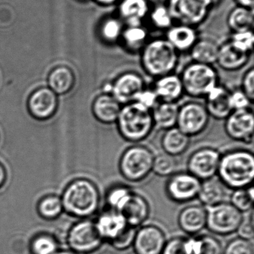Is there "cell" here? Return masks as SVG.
<instances>
[{"label":"cell","mask_w":254,"mask_h":254,"mask_svg":"<svg viewBox=\"0 0 254 254\" xmlns=\"http://www.w3.org/2000/svg\"><path fill=\"white\" fill-rule=\"evenodd\" d=\"M217 176L224 186L233 190L253 185V152L243 149L225 152L221 156Z\"/></svg>","instance_id":"6da1fadb"},{"label":"cell","mask_w":254,"mask_h":254,"mask_svg":"<svg viewBox=\"0 0 254 254\" xmlns=\"http://www.w3.org/2000/svg\"><path fill=\"white\" fill-rule=\"evenodd\" d=\"M116 124L121 137L133 143L144 141L155 128L152 110L137 102L122 106Z\"/></svg>","instance_id":"7a4b0ae2"},{"label":"cell","mask_w":254,"mask_h":254,"mask_svg":"<svg viewBox=\"0 0 254 254\" xmlns=\"http://www.w3.org/2000/svg\"><path fill=\"white\" fill-rule=\"evenodd\" d=\"M178 52L167 39L146 43L141 54V65L148 75L155 78L171 74L178 64Z\"/></svg>","instance_id":"3957f363"},{"label":"cell","mask_w":254,"mask_h":254,"mask_svg":"<svg viewBox=\"0 0 254 254\" xmlns=\"http://www.w3.org/2000/svg\"><path fill=\"white\" fill-rule=\"evenodd\" d=\"M100 192L94 182L86 179L72 182L63 194V207L79 217H88L98 210Z\"/></svg>","instance_id":"277c9868"},{"label":"cell","mask_w":254,"mask_h":254,"mask_svg":"<svg viewBox=\"0 0 254 254\" xmlns=\"http://www.w3.org/2000/svg\"><path fill=\"white\" fill-rule=\"evenodd\" d=\"M184 93L191 98H206L219 85L217 70L213 65L198 63L188 64L180 75Z\"/></svg>","instance_id":"5b68a950"},{"label":"cell","mask_w":254,"mask_h":254,"mask_svg":"<svg viewBox=\"0 0 254 254\" xmlns=\"http://www.w3.org/2000/svg\"><path fill=\"white\" fill-rule=\"evenodd\" d=\"M155 156L147 146L140 144L129 146L119 158L121 176L132 183L143 182L152 173Z\"/></svg>","instance_id":"8992f818"},{"label":"cell","mask_w":254,"mask_h":254,"mask_svg":"<svg viewBox=\"0 0 254 254\" xmlns=\"http://www.w3.org/2000/svg\"><path fill=\"white\" fill-rule=\"evenodd\" d=\"M218 0H169V10L173 20L196 26L202 23Z\"/></svg>","instance_id":"52a82bcc"},{"label":"cell","mask_w":254,"mask_h":254,"mask_svg":"<svg viewBox=\"0 0 254 254\" xmlns=\"http://www.w3.org/2000/svg\"><path fill=\"white\" fill-rule=\"evenodd\" d=\"M207 226L213 234L227 236L234 234L243 222V213L231 203L224 202L207 207Z\"/></svg>","instance_id":"ba28073f"},{"label":"cell","mask_w":254,"mask_h":254,"mask_svg":"<svg viewBox=\"0 0 254 254\" xmlns=\"http://www.w3.org/2000/svg\"><path fill=\"white\" fill-rule=\"evenodd\" d=\"M210 118L204 104L189 101L179 107L176 127L189 137L198 136L207 129Z\"/></svg>","instance_id":"9c48e42d"},{"label":"cell","mask_w":254,"mask_h":254,"mask_svg":"<svg viewBox=\"0 0 254 254\" xmlns=\"http://www.w3.org/2000/svg\"><path fill=\"white\" fill-rule=\"evenodd\" d=\"M221 156L222 154L215 148H200L194 151L188 159V173L201 182L213 179L217 176Z\"/></svg>","instance_id":"30bf717a"},{"label":"cell","mask_w":254,"mask_h":254,"mask_svg":"<svg viewBox=\"0 0 254 254\" xmlns=\"http://www.w3.org/2000/svg\"><path fill=\"white\" fill-rule=\"evenodd\" d=\"M201 182L188 172L175 173L167 181L166 192L174 202H189L198 197Z\"/></svg>","instance_id":"8fae6325"},{"label":"cell","mask_w":254,"mask_h":254,"mask_svg":"<svg viewBox=\"0 0 254 254\" xmlns=\"http://www.w3.org/2000/svg\"><path fill=\"white\" fill-rule=\"evenodd\" d=\"M226 134L233 140L250 144L253 143L254 116L252 109L235 110L225 119Z\"/></svg>","instance_id":"7c38bea8"},{"label":"cell","mask_w":254,"mask_h":254,"mask_svg":"<svg viewBox=\"0 0 254 254\" xmlns=\"http://www.w3.org/2000/svg\"><path fill=\"white\" fill-rule=\"evenodd\" d=\"M146 87L144 79L138 73L126 71L111 82L110 94L123 106L135 101L136 97Z\"/></svg>","instance_id":"4fadbf2b"},{"label":"cell","mask_w":254,"mask_h":254,"mask_svg":"<svg viewBox=\"0 0 254 254\" xmlns=\"http://www.w3.org/2000/svg\"><path fill=\"white\" fill-rule=\"evenodd\" d=\"M103 240L95 222L87 220L76 224L69 236L70 246L81 253L95 252L99 249Z\"/></svg>","instance_id":"5bb4252c"},{"label":"cell","mask_w":254,"mask_h":254,"mask_svg":"<svg viewBox=\"0 0 254 254\" xmlns=\"http://www.w3.org/2000/svg\"><path fill=\"white\" fill-rule=\"evenodd\" d=\"M58 106L57 95L49 88H40L34 91L28 98V111L37 120L46 121L51 119L56 113Z\"/></svg>","instance_id":"9a60e30c"},{"label":"cell","mask_w":254,"mask_h":254,"mask_svg":"<svg viewBox=\"0 0 254 254\" xmlns=\"http://www.w3.org/2000/svg\"><path fill=\"white\" fill-rule=\"evenodd\" d=\"M166 243V236L161 228L146 225L137 231L133 246L136 254H161Z\"/></svg>","instance_id":"2e32d148"},{"label":"cell","mask_w":254,"mask_h":254,"mask_svg":"<svg viewBox=\"0 0 254 254\" xmlns=\"http://www.w3.org/2000/svg\"><path fill=\"white\" fill-rule=\"evenodd\" d=\"M117 211L122 214L129 226L137 228L147 220L150 214V207L143 195L132 191Z\"/></svg>","instance_id":"e0dca14e"},{"label":"cell","mask_w":254,"mask_h":254,"mask_svg":"<svg viewBox=\"0 0 254 254\" xmlns=\"http://www.w3.org/2000/svg\"><path fill=\"white\" fill-rule=\"evenodd\" d=\"M205 99L204 106L209 116L216 120H225L234 112L231 103V92L225 86H216Z\"/></svg>","instance_id":"ac0fdd59"},{"label":"cell","mask_w":254,"mask_h":254,"mask_svg":"<svg viewBox=\"0 0 254 254\" xmlns=\"http://www.w3.org/2000/svg\"><path fill=\"white\" fill-rule=\"evenodd\" d=\"M122 106L110 94L101 93L92 103V114L103 125L116 124Z\"/></svg>","instance_id":"d6986e66"},{"label":"cell","mask_w":254,"mask_h":254,"mask_svg":"<svg viewBox=\"0 0 254 254\" xmlns=\"http://www.w3.org/2000/svg\"><path fill=\"white\" fill-rule=\"evenodd\" d=\"M95 223L101 238L108 243L128 226L120 213L110 208L101 213Z\"/></svg>","instance_id":"ffe728a7"},{"label":"cell","mask_w":254,"mask_h":254,"mask_svg":"<svg viewBox=\"0 0 254 254\" xmlns=\"http://www.w3.org/2000/svg\"><path fill=\"white\" fill-rule=\"evenodd\" d=\"M153 90L163 102L177 103L184 94L180 75L174 73L157 78Z\"/></svg>","instance_id":"44dd1931"},{"label":"cell","mask_w":254,"mask_h":254,"mask_svg":"<svg viewBox=\"0 0 254 254\" xmlns=\"http://www.w3.org/2000/svg\"><path fill=\"white\" fill-rule=\"evenodd\" d=\"M180 229L188 234H196L207 226V210L203 206H188L178 216Z\"/></svg>","instance_id":"7402d4cb"},{"label":"cell","mask_w":254,"mask_h":254,"mask_svg":"<svg viewBox=\"0 0 254 254\" xmlns=\"http://www.w3.org/2000/svg\"><path fill=\"white\" fill-rule=\"evenodd\" d=\"M249 58L250 54L240 50L229 41L219 46L216 64L225 71H236L246 66Z\"/></svg>","instance_id":"603a6c76"},{"label":"cell","mask_w":254,"mask_h":254,"mask_svg":"<svg viewBox=\"0 0 254 254\" xmlns=\"http://www.w3.org/2000/svg\"><path fill=\"white\" fill-rule=\"evenodd\" d=\"M166 39L177 52L190 51L198 40L194 27L183 24L169 28Z\"/></svg>","instance_id":"cb8c5ba5"},{"label":"cell","mask_w":254,"mask_h":254,"mask_svg":"<svg viewBox=\"0 0 254 254\" xmlns=\"http://www.w3.org/2000/svg\"><path fill=\"white\" fill-rule=\"evenodd\" d=\"M119 16L128 25H141L149 12L148 0H122L119 3Z\"/></svg>","instance_id":"d4e9b609"},{"label":"cell","mask_w":254,"mask_h":254,"mask_svg":"<svg viewBox=\"0 0 254 254\" xmlns=\"http://www.w3.org/2000/svg\"><path fill=\"white\" fill-rule=\"evenodd\" d=\"M190 144V137L177 127L164 132L161 138V146L165 153L176 158L183 155Z\"/></svg>","instance_id":"484cf974"},{"label":"cell","mask_w":254,"mask_h":254,"mask_svg":"<svg viewBox=\"0 0 254 254\" xmlns=\"http://www.w3.org/2000/svg\"><path fill=\"white\" fill-rule=\"evenodd\" d=\"M179 106L177 103L159 101L152 110L155 128L167 130L176 127Z\"/></svg>","instance_id":"4316f807"},{"label":"cell","mask_w":254,"mask_h":254,"mask_svg":"<svg viewBox=\"0 0 254 254\" xmlns=\"http://www.w3.org/2000/svg\"><path fill=\"white\" fill-rule=\"evenodd\" d=\"M203 206L207 207L217 205L225 201L226 191L223 184L217 179H209L201 182L198 197Z\"/></svg>","instance_id":"83f0119b"},{"label":"cell","mask_w":254,"mask_h":254,"mask_svg":"<svg viewBox=\"0 0 254 254\" xmlns=\"http://www.w3.org/2000/svg\"><path fill=\"white\" fill-rule=\"evenodd\" d=\"M76 83L74 73L65 66L55 68L49 74L48 84L49 89L56 95H65L72 90Z\"/></svg>","instance_id":"f1b7e54d"},{"label":"cell","mask_w":254,"mask_h":254,"mask_svg":"<svg viewBox=\"0 0 254 254\" xmlns=\"http://www.w3.org/2000/svg\"><path fill=\"white\" fill-rule=\"evenodd\" d=\"M219 46L208 39L197 40L190 50L193 62L213 65L217 62Z\"/></svg>","instance_id":"f546056e"},{"label":"cell","mask_w":254,"mask_h":254,"mask_svg":"<svg viewBox=\"0 0 254 254\" xmlns=\"http://www.w3.org/2000/svg\"><path fill=\"white\" fill-rule=\"evenodd\" d=\"M190 254H223V248L216 237L203 235L196 238L188 239Z\"/></svg>","instance_id":"4dcf8cb0"},{"label":"cell","mask_w":254,"mask_h":254,"mask_svg":"<svg viewBox=\"0 0 254 254\" xmlns=\"http://www.w3.org/2000/svg\"><path fill=\"white\" fill-rule=\"evenodd\" d=\"M228 23L234 33L252 30L254 25L253 10L241 6L235 7L228 16Z\"/></svg>","instance_id":"1f68e13d"},{"label":"cell","mask_w":254,"mask_h":254,"mask_svg":"<svg viewBox=\"0 0 254 254\" xmlns=\"http://www.w3.org/2000/svg\"><path fill=\"white\" fill-rule=\"evenodd\" d=\"M122 39L131 50H138L146 45L148 31L141 25H128L123 30Z\"/></svg>","instance_id":"d6a6232c"},{"label":"cell","mask_w":254,"mask_h":254,"mask_svg":"<svg viewBox=\"0 0 254 254\" xmlns=\"http://www.w3.org/2000/svg\"><path fill=\"white\" fill-rule=\"evenodd\" d=\"M254 190L253 185L242 189L234 190L231 195V204L241 213L251 211L253 208Z\"/></svg>","instance_id":"836d02e7"},{"label":"cell","mask_w":254,"mask_h":254,"mask_svg":"<svg viewBox=\"0 0 254 254\" xmlns=\"http://www.w3.org/2000/svg\"><path fill=\"white\" fill-rule=\"evenodd\" d=\"M177 167L175 158L164 152L155 156L152 172L161 177H169L176 173Z\"/></svg>","instance_id":"e575fe53"},{"label":"cell","mask_w":254,"mask_h":254,"mask_svg":"<svg viewBox=\"0 0 254 254\" xmlns=\"http://www.w3.org/2000/svg\"><path fill=\"white\" fill-rule=\"evenodd\" d=\"M132 190L129 187L116 185L111 187L106 194V201L109 208L117 211L128 199Z\"/></svg>","instance_id":"d590c367"},{"label":"cell","mask_w":254,"mask_h":254,"mask_svg":"<svg viewBox=\"0 0 254 254\" xmlns=\"http://www.w3.org/2000/svg\"><path fill=\"white\" fill-rule=\"evenodd\" d=\"M123 30L121 19L109 17L101 24V35L106 42L113 43L122 37Z\"/></svg>","instance_id":"8d00e7d4"},{"label":"cell","mask_w":254,"mask_h":254,"mask_svg":"<svg viewBox=\"0 0 254 254\" xmlns=\"http://www.w3.org/2000/svg\"><path fill=\"white\" fill-rule=\"evenodd\" d=\"M151 20L157 28L169 29L172 26L173 18L167 5L156 6L150 13Z\"/></svg>","instance_id":"74e56055"},{"label":"cell","mask_w":254,"mask_h":254,"mask_svg":"<svg viewBox=\"0 0 254 254\" xmlns=\"http://www.w3.org/2000/svg\"><path fill=\"white\" fill-rule=\"evenodd\" d=\"M62 210V201L55 195L46 197L39 204V212L45 218H55Z\"/></svg>","instance_id":"f35d334b"},{"label":"cell","mask_w":254,"mask_h":254,"mask_svg":"<svg viewBox=\"0 0 254 254\" xmlns=\"http://www.w3.org/2000/svg\"><path fill=\"white\" fill-rule=\"evenodd\" d=\"M137 229L128 225L116 238L109 242L110 246L118 251H125L133 246Z\"/></svg>","instance_id":"ab89813d"},{"label":"cell","mask_w":254,"mask_h":254,"mask_svg":"<svg viewBox=\"0 0 254 254\" xmlns=\"http://www.w3.org/2000/svg\"><path fill=\"white\" fill-rule=\"evenodd\" d=\"M230 42L240 50L250 54L253 51L254 47L253 31L250 30L243 32L234 33Z\"/></svg>","instance_id":"60d3db41"},{"label":"cell","mask_w":254,"mask_h":254,"mask_svg":"<svg viewBox=\"0 0 254 254\" xmlns=\"http://www.w3.org/2000/svg\"><path fill=\"white\" fill-rule=\"evenodd\" d=\"M224 254H254V248L249 240L244 239H234L223 251Z\"/></svg>","instance_id":"b9f144b4"},{"label":"cell","mask_w":254,"mask_h":254,"mask_svg":"<svg viewBox=\"0 0 254 254\" xmlns=\"http://www.w3.org/2000/svg\"><path fill=\"white\" fill-rule=\"evenodd\" d=\"M161 254H190L188 239L174 237L167 242Z\"/></svg>","instance_id":"7bdbcfd3"},{"label":"cell","mask_w":254,"mask_h":254,"mask_svg":"<svg viewBox=\"0 0 254 254\" xmlns=\"http://www.w3.org/2000/svg\"><path fill=\"white\" fill-rule=\"evenodd\" d=\"M56 249V243L49 237H40L33 244V250L36 254H53Z\"/></svg>","instance_id":"ee69618b"},{"label":"cell","mask_w":254,"mask_h":254,"mask_svg":"<svg viewBox=\"0 0 254 254\" xmlns=\"http://www.w3.org/2000/svg\"><path fill=\"white\" fill-rule=\"evenodd\" d=\"M159 99L155 94L153 89H146L145 88L136 97L134 102H137L146 107L149 110H153L154 107L159 103Z\"/></svg>","instance_id":"f6af8a7d"},{"label":"cell","mask_w":254,"mask_h":254,"mask_svg":"<svg viewBox=\"0 0 254 254\" xmlns=\"http://www.w3.org/2000/svg\"><path fill=\"white\" fill-rule=\"evenodd\" d=\"M231 103L234 111L250 109L253 103L251 102L246 94L242 90L231 92Z\"/></svg>","instance_id":"bcb514c9"},{"label":"cell","mask_w":254,"mask_h":254,"mask_svg":"<svg viewBox=\"0 0 254 254\" xmlns=\"http://www.w3.org/2000/svg\"><path fill=\"white\" fill-rule=\"evenodd\" d=\"M242 91L254 104V69L251 68L245 73L242 80Z\"/></svg>","instance_id":"7dc6e473"},{"label":"cell","mask_w":254,"mask_h":254,"mask_svg":"<svg viewBox=\"0 0 254 254\" xmlns=\"http://www.w3.org/2000/svg\"><path fill=\"white\" fill-rule=\"evenodd\" d=\"M237 231L240 238L249 241L254 238V217L252 212L250 217L246 219H243Z\"/></svg>","instance_id":"c3c4849f"},{"label":"cell","mask_w":254,"mask_h":254,"mask_svg":"<svg viewBox=\"0 0 254 254\" xmlns=\"http://www.w3.org/2000/svg\"><path fill=\"white\" fill-rule=\"evenodd\" d=\"M7 177V171H6L4 165L0 162V189L3 188L4 184H5Z\"/></svg>","instance_id":"681fc988"},{"label":"cell","mask_w":254,"mask_h":254,"mask_svg":"<svg viewBox=\"0 0 254 254\" xmlns=\"http://www.w3.org/2000/svg\"><path fill=\"white\" fill-rule=\"evenodd\" d=\"M239 6L253 10L254 0H236Z\"/></svg>","instance_id":"f907efd6"},{"label":"cell","mask_w":254,"mask_h":254,"mask_svg":"<svg viewBox=\"0 0 254 254\" xmlns=\"http://www.w3.org/2000/svg\"><path fill=\"white\" fill-rule=\"evenodd\" d=\"M95 1L103 5H111V4L117 2L119 0H95Z\"/></svg>","instance_id":"816d5d0a"},{"label":"cell","mask_w":254,"mask_h":254,"mask_svg":"<svg viewBox=\"0 0 254 254\" xmlns=\"http://www.w3.org/2000/svg\"><path fill=\"white\" fill-rule=\"evenodd\" d=\"M53 254H75L71 253V252H58V253H55Z\"/></svg>","instance_id":"f5cc1de1"}]
</instances>
